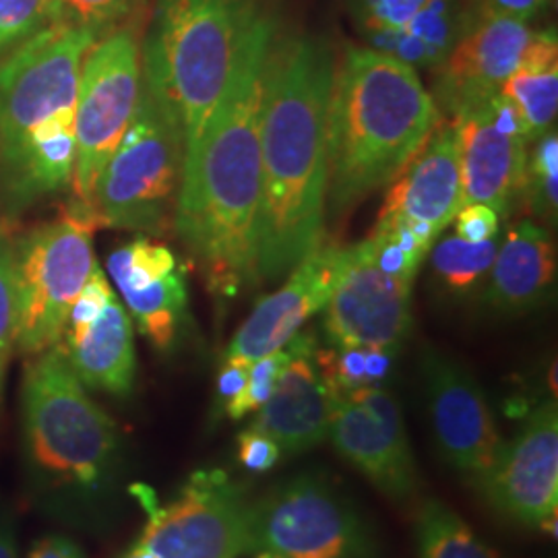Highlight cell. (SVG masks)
Segmentation results:
<instances>
[{"label":"cell","mask_w":558,"mask_h":558,"mask_svg":"<svg viewBox=\"0 0 558 558\" xmlns=\"http://www.w3.org/2000/svg\"><path fill=\"white\" fill-rule=\"evenodd\" d=\"M276 38L278 25L267 15L246 41L195 156L182 166L174 226L218 299L259 281L260 119Z\"/></svg>","instance_id":"1"},{"label":"cell","mask_w":558,"mask_h":558,"mask_svg":"<svg viewBox=\"0 0 558 558\" xmlns=\"http://www.w3.org/2000/svg\"><path fill=\"white\" fill-rule=\"evenodd\" d=\"M333 73L325 41L276 38L260 119L259 279L288 276L320 246Z\"/></svg>","instance_id":"2"},{"label":"cell","mask_w":558,"mask_h":558,"mask_svg":"<svg viewBox=\"0 0 558 558\" xmlns=\"http://www.w3.org/2000/svg\"><path fill=\"white\" fill-rule=\"evenodd\" d=\"M100 40L50 23L0 62V199L13 214L73 182L81 69Z\"/></svg>","instance_id":"3"},{"label":"cell","mask_w":558,"mask_h":558,"mask_svg":"<svg viewBox=\"0 0 558 558\" xmlns=\"http://www.w3.org/2000/svg\"><path fill=\"white\" fill-rule=\"evenodd\" d=\"M440 120L435 98L408 62L350 46L327 108V207L350 211L398 179Z\"/></svg>","instance_id":"4"},{"label":"cell","mask_w":558,"mask_h":558,"mask_svg":"<svg viewBox=\"0 0 558 558\" xmlns=\"http://www.w3.org/2000/svg\"><path fill=\"white\" fill-rule=\"evenodd\" d=\"M269 15L259 0H156L141 77L184 143L197 151L240 54Z\"/></svg>","instance_id":"5"},{"label":"cell","mask_w":558,"mask_h":558,"mask_svg":"<svg viewBox=\"0 0 558 558\" xmlns=\"http://www.w3.org/2000/svg\"><path fill=\"white\" fill-rule=\"evenodd\" d=\"M23 433L50 486L98 493L119 458V430L87 396L59 348L36 354L23 377Z\"/></svg>","instance_id":"6"},{"label":"cell","mask_w":558,"mask_h":558,"mask_svg":"<svg viewBox=\"0 0 558 558\" xmlns=\"http://www.w3.org/2000/svg\"><path fill=\"white\" fill-rule=\"evenodd\" d=\"M184 166V143L141 77L133 120L104 166L92 207L101 226L163 234L174 223Z\"/></svg>","instance_id":"7"},{"label":"cell","mask_w":558,"mask_h":558,"mask_svg":"<svg viewBox=\"0 0 558 558\" xmlns=\"http://www.w3.org/2000/svg\"><path fill=\"white\" fill-rule=\"evenodd\" d=\"M98 214L73 203L57 220L46 221L13 242L20 296L17 348L36 356L57 348L71 306L96 269L94 234Z\"/></svg>","instance_id":"8"},{"label":"cell","mask_w":558,"mask_h":558,"mask_svg":"<svg viewBox=\"0 0 558 558\" xmlns=\"http://www.w3.org/2000/svg\"><path fill=\"white\" fill-rule=\"evenodd\" d=\"M244 557L373 558L375 542L329 480L300 474L248 505Z\"/></svg>","instance_id":"9"},{"label":"cell","mask_w":558,"mask_h":558,"mask_svg":"<svg viewBox=\"0 0 558 558\" xmlns=\"http://www.w3.org/2000/svg\"><path fill=\"white\" fill-rule=\"evenodd\" d=\"M140 92V41L131 27H117L89 48L81 69L73 170L81 205L92 207L96 182L133 120Z\"/></svg>","instance_id":"10"},{"label":"cell","mask_w":558,"mask_h":558,"mask_svg":"<svg viewBox=\"0 0 558 558\" xmlns=\"http://www.w3.org/2000/svg\"><path fill=\"white\" fill-rule=\"evenodd\" d=\"M133 490L147 513L140 542L156 557H244L248 502L228 474L195 472L166 505L147 486Z\"/></svg>","instance_id":"11"},{"label":"cell","mask_w":558,"mask_h":558,"mask_svg":"<svg viewBox=\"0 0 558 558\" xmlns=\"http://www.w3.org/2000/svg\"><path fill=\"white\" fill-rule=\"evenodd\" d=\"M327 440L383 495L405 500L416 493L418 470L403 414L396 396L385 387L333 396Z\"/></svg>","instance_id":"12"},{"label":"cell","mask_w":558,"mask_h":558,"mask_svg":"<svg viewBox=\"0 0 558 558\" xmlns=\"http://www.w3.org/2000/svg\"><path fill=\"white\" fill-rule=\"evenodd\" d=\"M422 379L440 456L480 484L495 465L502 439L478 380L461 362L437 350L424 354Z\"/></svg>","instance_id":"13"},{"label":"cell","mask_w":558,"mask_h":558,"mask_svg":"<svg viewBox=\"0 0 558 558\" xmlns=\"http://www.w3.org/2000/svg\"><path fill=\"white\" fill-rule=\"evenodd\" d=\"M500 515L539 527L558 509V410L555 399L536 405L518 435L502 442L480 482Z\"/></svg>","instance_id":"14"},{"label":"cell","mask_w":558,"mask_h":558,"mask_svg":"<svg viewBox=\"0 0 558 558\" xmlns=\"http://www.w3.org/2000/svg\"><path fill=\"white\" fill-rule=\"evenodd\" d=\"M412 281L385 274L366 253L352 257L325 306L323 329L331 345L399 350L412 331Z\"/></svg>","instance_id":"15"},{"label":"cell","mask_w":558,"mask_h":558,"mask_svg":"<svg viewBox=\"0 0 558 558\" xmlns=\"http://www.w3.org/2000/svg\"><path fill=\"white\" fill-rule=\"evenodd\" d=\"M350 257L352 246H319L300 260L290 271L286 286L260 300L248 319L240 325L223 360L251 364L283 348L300 333L306 320L325 311Z\"/></svg>","instance_id":"16"},{"label":"cell","mask_w":558,"mask_h":558,"mask_svg":"<svg viewBox=\"0 0 558 558\" xmlns=\"http://www.w3.org/2000/svg\"><path fill=\"white\" fill-rule=\"evenodd\" d=\"M536 32L525 21L484 7L470 17L461 38L439 66L437 108L453 117L459 108L499 92L515 73Z\"/></svg>","instance_id":"17"},{"label":"cell","mask_w":558,"mask_h":558,"mask_svg":"<svg viewBox=\"0 0 558 558\" xmlns=\"http://www.w3.org/2000/svg\"><path fill=\"white\" fill-rule=\"evenodd\" d=\"M451 122L458 133L461 207L482 203L507 218L521 199L530 143L493 124L486 98L459 108Z\"/></svg>","instance_id":"18"},{"label":"cell","mask_w":558,"mask_h":558,"mask_svg":"<svg viewBox=\"0 0 558 558\" xmlns=\"http://www.w3.org/2000/svg\"><path fill=\"white\" fill-rule=\"evenodd\" d=\"M461 209L459 143L453 122L440 119L418 154L389 189L379 216H398L435 246Z\"/></svg>","instance_id":"19"},{"label":"cell","mask_w":558,"mask_h":558,"mask_svg":"<svg viewBox=\"0 0 558 558\" xmlns=\"http://www.w3.org/2000/svg\"><path fill=\"white\" fill-rule=\"evenodd\" d=\"M315 350L311 333L294 336V356L248 424L276 440L281 453H304L329 439L333 396L315 364Z\"/></svg>","instance_id":"20"},{"label":"cell","mask_w":558,"mask_h":558,"mask_svg":"<svg viewBox=\"0 0 558 558\" xmlns=\"http://www.w3.org/2000/svg\"><path fill=\"white\" fill-rule=\"evenodd\" d=\"M57 348L85 387L119 398L131 393L137 371L133 323L117 294L89 325L64 331Z\"/></svg>","instance_id":"21"},{"label":"cell","mask_w":558,"mask_h":558,"mask_svg":"<svg viewBox=\"0 0 558 558\" xmlns=\"http://www.w3.org/2000/svg\"><path fill=\"white\" fill-rule=\"evenodd\" d=\"M488 278L484 299L495 311L521 315L538 308L557 281V246L550 232L532 220L519 221L500 242Z\"/></svg>","instance_id":"22"},{"label":"cell","mask_w":558,"mask_h":558,"mask_svg":"<svg viewBox=\"0 0 558 558\" xmlns=\"http://www.w3.org/2000/svg\"><path fill=\"white\" fill-rule=\"evenodd\" d=\"M505 98L515 104L527 129L530 143L555 129L558 112L557 32H536L518 71L499 87Z\"/></svg>","instance_id":"23"},{"label":"cell","mask_w":558,"mask_h":558,"mask_svg":"<svg viewBox=\"0 0 558 558\" xmlns=\"http://www.w3.org/2000/svg\"><path fill=\"white\" fill-rule=\"evenodd\" d=\"M120 296L126 313L137 320L141 333L158 350H170L174 345L189 302L186 271L182 265L158 281Z\"/></svg>","instance_id":"24"},{"label":"cell","mask_w":558,"mask_h":558,"mask_svg":"<svg viewBox=\"0 0 558 558\" xmlns=\"http://www.w3.org/2000/svg\"><path fill=\"white\" fill-rule=\"evenodd\" d=\"M416 542L418 558H500L451 507L437 499L420 507Z\"/></svg>","instance_id":"25"},{"label":"cell","mask_w":558,"mask_h":558,"mask_svg":"<svg viewBox=\"0 0 558 558\" xmlns=\"http://www.w3.org/2000/svg\"><path fill=\"white\" fill-rule=\"evenodd\" d=\"M500 240H484V242H465L459 236L440 240L433 251V274L451 294H468L476 288L480 281L488 278Z\"/></svg>","instance_id":"26"},{"label":"cell","mask_w":558,"mask_h":558,"mask_svg":"<svg viewBox=\"0 0 558 558\" xmlns=\"http://www.w3.org/2000/svg\"><path fill=\"white\" fill-rule=\"evenodd\" d=\"M440 0H350V13L368 48L387 52Z\"/></svg>","instance_id":"27"},{"label":"cell","mask_w":558,"mask_h":558,"mask_svg":"<svg viewBox=\"0 0 558 558\" xmlns=\"http://www.w3.org/2000/svg\"><path fill=\"white\" fill-rule=\"evenodd\" d=\"M177 267L179 260L168 246L143 236L120 246L108 259L110 278L114 279L120 294L141 290L168 276Z\"/></svg>","instance_id":"28"},{"label":"cell","mask_w":558,"mask_h":558,"mask_svg":"<svg viewBox=\"0 0 558 558\" xmlns=\"http://www.w3.org/2000/svg\"><path fill=\"white\" fill-rule=\"evenodd\" d=\"M20 333V296L15 279L13 240L0 226V405L4 398L9 362L17 348Z\"/></svg>","instance_id":"29"},{"label":"cell","mask_w":558,"mask_h":558,"mask_svg":"<svg viewBox=\"0 0 558 558\" xmlns=\"http://www.w3.org/2000/svg\"><path fill=\"white\" fill-rule=\"evenodd\" d=\"M292 356H294V338L276 352L251 362L246 385L239 396L223 408L226 414L232 420H240L260 410L265 405V401L271 398V393L276 391L279 375L288 366Z\"/></svg>","instance_id":"30"},{"label":"cell","mask_w":558,"mask_h":558,"mask_svg":"<svg viewBox=\"0 0 558 558\" xmlns=\"http://www.w3.org/2000/svg\"><path fill=\"white\" fill-rule=\"evenodd\" d=\"M143 0H52L54 23L75 25L106 36L129 20Z\"/></svg>","instance_id":"31"},{"label":"cell","mask_w":558,"mask_h":558,"mask_svg":"<svg viewBox=\"0 0 558 558\" xmlns=\"http://www.w3.org/2000/svg\"><path fill=\"white\" fill-rule=\"evenodd\" d=\"M54 23L52 0H0V54Z\"/></svg>","instance_id":"32"},{"label":"cell","mask_w":558,"mask_h":558,"mask_svg":"<svg viewBox=\"0 0 558 558\" xmlns=\"http://www.w3.org/2000/svg\"><path fill=\"white\" fill-rule=\"evenodd\" d=\"M281 456L278 442L255 428H244L239 435V461L255 474H265L276 468Z\"/></svg>","instance_id":"33"},{"label":"cell","mask_w":558,"mask_h":558,"mask_svg":"<svg viewBox=\"0 0 558 558\" xmlns=\"http://www.w3.org/2000/svg\"><path fill=\"white\" fill-rule=\"evenodd\" d=\"M497 211L482 203H468L463 205L456 216V236L465 242H484L495 239L499 234Z\"/></svg>","instance_id":"34"},{"label":"cell","mask_w":558,"mask_h":558,"mask_svg":"<svg viewBox=\"0 0 558 558\" xmlns=\"http://www.w3.org/2000/svg\"><path fill=\"white\" fill-rule=\"evenodd\" d=\"M246 379H248V364L226 362L223 360L220 377H218V398H220L223 408L244 389Z\"/></svg>","instance_id":"35"},{"label":"cell","mask_w":558,"mask_h":558,"mask_svg":"<svg viewBox=\"0 0 558 558\" xmlns=\"http://www.w3.org/2000/svg\"><path fill=\"white\" fill-rule=\"evenodd\" d=\"M546 2L548 0H486V7L500 15L527 23L538 15Z\"/></svg>","instance_id":"36"},{"label":"cell","mask_w":558,"mask_h":558,"mask_svg":"<svg viewBox=\"0 0 558 558\" xmlns=\"http://www.w3.org/2000/svg\"><path fill=\"white\" fill-rule=\"evenodd\" d=\"M29 558H83V553L71 539L52 536L41 539Z\"/></svg>","instance_id":"37"},{"label":"cell","mask_w":558,"mask_h":558,"mask_svg":"<svg viewBox=\"0 0 558 558\" xmlns=\"http://www.w3.org/2000/svg\"><path fill=\"white\" fill-rule=\"evenodd\" d=\"M0 558H15L13 539H11V534L4 527H0Z\"/></svg>","instance_id":"38"},{"label":"cell","mask_w":558,"mask_h":558,"mask_svg":"<svg viewBox=\"0 0 558 558\" xmlns=\"http://www.w3.org/2000/svg\"><path fill=\"white\" fill-rule=\"evenodd\" d=\"M120 558H158L149 548H145L141 542H137L133 548H129Z\"/></svg>","instance_id":"39"}]
</instances>
